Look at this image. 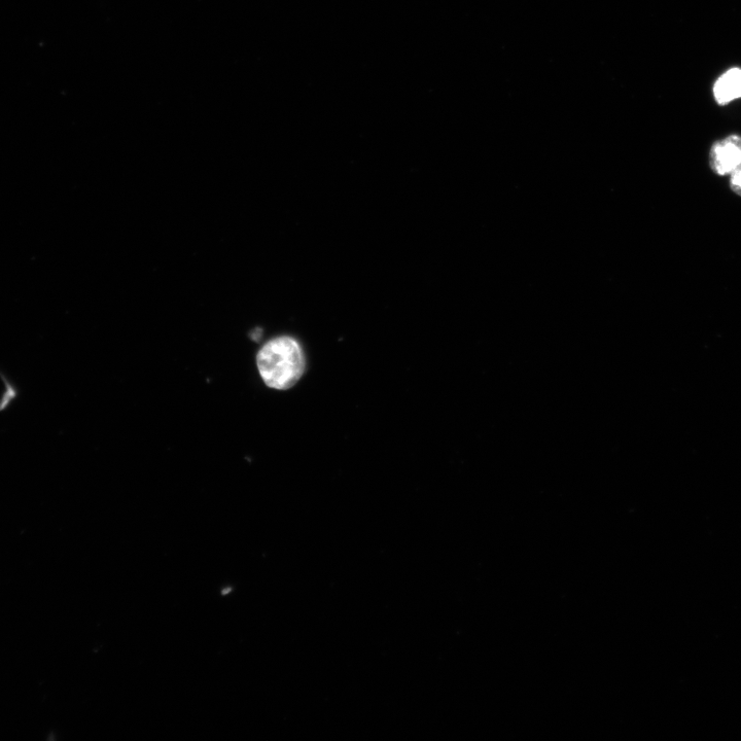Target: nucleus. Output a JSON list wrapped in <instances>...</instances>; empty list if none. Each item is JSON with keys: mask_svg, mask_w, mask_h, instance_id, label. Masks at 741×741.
Segmentation results:
<instances>
[{"mask_svg": "<svg viewBox=\"0 0 741 741\" xmlns=\"http://www.w3.org/2000/svg\"><path fill=\"white\" fill-rule=\"evenodd\" d=\"M711 170L718 176H728L741 167V135L730 134L715 141L709 154Z\"/></svg>", "mask_w": 741, "mask_h": 741, "instance_id": "f03ea898", "label": "nucleus"}, {"mask_svg": "<svg viewBox=\"0 0 741 741\" xmlns=\"http://www.w3.org/2000/svg\"><path fill=\"white\" fill-rule=\"evenodd\" d=\"M715 101L720 107L741 99V68L731 67L722 74L713 86Z\"/></svg>", "mask_w": 741, "mask_h": 741, "instance_id": "7ed1b4c3", "label": "nucleus"}, {"mask_svg": "<svg viewBox=\"0 0 741 741\" xmlns=\"http://www.w3.org/2000/svg\"><path fill=\"white\" fill-rule=\"evenodd\" d=\"M729 176V186L731 191L741 197V167L732 172Z\"/></svg>", "mask_w": 741, "mask_h": 741, "instance_id": "39448f33", "label": "nucleus"}, {"mask_svg": "<svg viewBox=\"0 0 741 741\" xmlns=\"http://www.w3.org/2000/svg\"><path fill=\"white\" fill-rule=\"evenodd\" d=\"M0 377L3 378L6 385L5 393L2 398H0V412H4L10 407L11 403L18 398L19 393L16 386L13 385L3 373H0Z\"/></svg>", "mask_w": 741, "mask_h": 741, "instance_id": "20e7f679", "label": "nucleus"}, {"mask_svg": "<svg viewBox=\"0 0 741 741\" xmlns=\"http://www.w3.org/2000/svg\"><path fill=\"white\" fill-rule=\"evenodd\" d=\"M257 365L262 379L269 387L286 391L301 379L306 361L297 340L278 337L262 347L257 356Z\"/></svg>", "mask_w": 741, "mask_h": 741, "instance_id": "f257e3e1", "label": "nucleus"}]
</instances>
